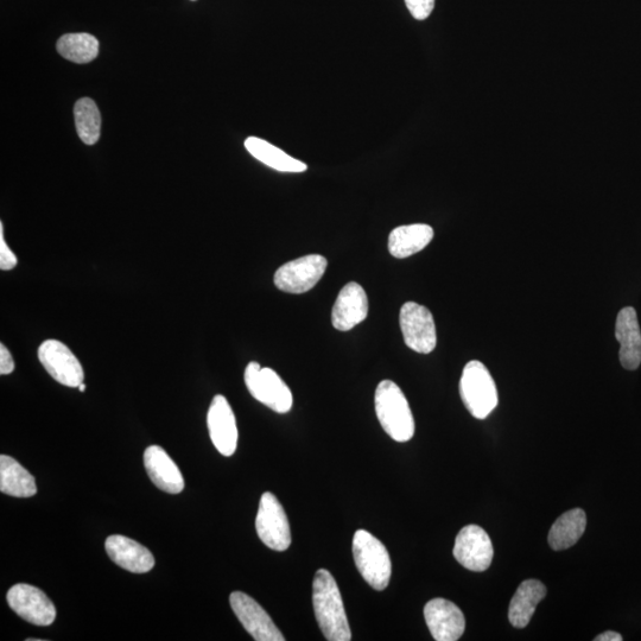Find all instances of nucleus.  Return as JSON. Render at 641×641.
Returning <instances> with one entry per match:
<instances>
[{
    "label": "nucleus",
    "instance_id": "f257e3e1",
    "mask_svg": "<svg viewBox=\"0 0 641 641\" xmlns=\"http://www.w3.org/2000/svg\"><path fill=\"white\" fill-rule=\"evenodd\" d=\"M313 606L317 624L329 641H349L351 627L338 583L326 569L317 570L313 581Z\"/></svg>",
    "mask_w": 641,
    "mask_h": 641
},
{
    "label": "nucleus",
    "instance_id": "f03ea898",
    "mask_svg": "<svg viewBox=\"0 0 641 641\" xmlns=\"http://www.w3.org/2000/svg\"><path fill=\"white\" fill-rule=\"evenodd\" d=\"M376 414L385 433L396 442H408L415 435V420L401 387L383 380L377 387Z\"/></svg>",
    "mask_w": 641,
    "mask_h": 641
},
{
    "label": "nucleus",
    "instance_id": "7ed1b4c3",
    "mask_svg": "<svg viewBox=\"0 0 641 641\" xmlns=\"http://www.w3.org/2000/svg\"><path fill=\"white\" fill-rule=\"evenodd\" d=\"M355 566L364 580L373 589L382 590L389 586L392 563L385 545L366 530H358L353 538Z\"/></svg>",
    "mask_w": 641,
    "mask_h": 641
},
{
    "label": "nucleus",
    "instance_id": "20e7f679",
    "mask_svg": "<svg viewBox=\"0 0 641 641\" xmlns=\"http://www.w3.org/2000/svg\"><path fill=\"white\" fill-rule=\"evenodd\" d=\"M460 395L467 410L478 420L490 416L499 402L497 385L487 367L478 360L469 361L463 368Z\"/></svg>",
    "mask_w": 641,
    "mask_h": 641
},
{
    "label": "nucleus",
    "instance_id": "39448f33",
    "mask_svg": "<svg viewBox=\"0 0 641 641\" xmlns=\"http://www.w3.org/2000/svg\"><path fill=\"white\" fill-rule=\"evenodd\" d=\"M245 384L251 396L277 414H288L293 409L294 397L284 380L269 367L255 361L247 365Z\"/></svg>",
    "mask_w": 641,
    "mask_h": 641
},
{
    "label": "nucleus",
    "instance_id": "423d86ee",
    "mask_svg": "<svg viewBox=\"0 0 641 641\" xmlns=\"http://www.w3.org/2000/svg\"><path fill=\"white\" fill-rule=\"evenodd\" d=\"M257 535L266 547L285 551L291 544V530L287 513L275 494L266 492L260 498L256 518Z\"/></svg>",
    "mask_w": 641,
    "mask_h": 641
},
{
    "label": "nucleus",
    "instance_id": "0eeeda50",
    "mask_svg": "<svg viewBox=\"0 0 641 641\" xmlns=\"http://www.w3.org/2000/svg\"><path fill=\"white\" fill-rule=\"evenodd\" d=\"M327 265V259L321 255H308L291 260L276 271L275 285L283 293H308L325 275Z\"/></svg>",
    "mask_w": 641,
    "mask_h": 641
},
{
    "label": "nucleus",
    "instance_id": "6e6552de",
    "mask_svg": "<svg viewBox=\"0 0 641 641\" xmlns=\"http://www.w3.org/2000/svg\"><path fill=\"white\" fill-rule=\"evenodd\" d=\"M405 345L412 351L429 354L437 345L436 326L433 314L427 307L416 302H406L399 314Z\"/></svg>",
    "mask_w": 641,
    "mask_h": 641
},
{
    "label": "nucleus",
    "instance_id": "1a4fd4ad",
    "mask_svg": "<svg viewBox=\"0 0 641 641\" xmlns=\"http://www.w3.org/2000/svg\"><path fill=\"white\" fill-rule=\"evenodd\" d=\"M38 359L57 383L68 387H79L84 383V368L72 349L63 342L49 339L38 348Z\"/></svg>",
    "mask_w": 641,
    "mask_h": 641
},
{
    "label": "nucleus",
    "instance_id": "9d476101",
    "mask_svg": "<svg viewBox=\"0 0 641 641\" xmlns=\"http://www.w3.org/2000/svg\"><path fill=\"white\" fill-rule=\"evenodd\" d=\"M6 600L18 617L35 626H50L56 619L52 600L34 586L19 583L9 590Z\"/></svg>",
    "mask_w": 641,
    "mask_h": 641
},
{
    "label": "nucleus",
    "instance_id": "9b49d317",
    "mask_svg": "<svg viewBox=\"0 0 641 641\" xmlns=\"http://www.w3.org/2000/svg\"><path fill=\"white\" fill-rule=\"evenodd\" d=\"M453 554L462 567L482 573L490 568L493 561V544L484 529L468 525L456 537Z\"/></svg>",
    "mask_w": 641,
    "mask_h": 641
},
{
    "label": "nucleus",
    "instance_id": "f8f14e48",
    "mask_svg": "<svg viewBox=\"0 0 641 641\" xmlns=\"http://www.w3.org/2000/svg\"><path fill=\"white\" fill-rule=\"evenodd\" d=\"M231 607L241 625L257 641H284L285 638L270 615L255 599L243 592L230 596Z\"/></svg>",
    "mask_w": 641,
    "mask_h": 641
},
{
    "label": "nucleus",
    "instance_id": "ddd939ff",
    "mask_svg": "<svg viewBox=\"0 0 641 641\" xmlns=\"http://www.w3.org/2000/svg\"><path fill=\"white\" fill-rule=\"evenodd\" d=\"M209 436L218 452L232 456L238 446V428L236 416L226 397L218 395L213 398L207 414Z\"/></svg>",
    "mask_w": 641,
    "mask_h": 641
},
{
    "label": "nucleus",
    "instance_id": "4468645a",
    "mask_svg": "<svg viewBox=\"0 0 641 641\" xmlns=\"http://www.w3.org/2000/svg\"><path fill=\"white\" fill-rule=\"evenodd\" d=\"M424 618L437 641H456L466 630L465 615L452 601L437 598L424 607Z\"/></svg>",
    "mask_w": 641,
    "mask_h": 641
},
{
    "label": "nucleus",
    "instance_id": "2eb2a0df",
    "mask_svg": "<svg viewBox=\"0 0 641 641\" xmlns=\"http://www.w3.org/2000/svg\"><path fill=\"white\" fill-rule=\"evenodd\" d=\"M368 316V298L360 284L347 283L336 298L333 312V327L348 332L364 322Z\"/></svg>",
    "mask_w": 641,
    "mask_h": 641
},
{
    "label": "nucleus",
    "instance_id": "dca6fc26",
    "mask_svg": "<svg viewBox=\"0 0 641 641\" xmlns=\"http://www.w3.org/2000/svg\"><path fill=\"white\" fill-rule=\"evenodd\" d=\"M107 555L120 568L135 574H145L155 567V557L148 548L133 539L113 535L106 539Z\"/></svg>",
    "mask_w": 641,
    "mask_h": 641
},
{
    "label": "nucleus",
    "instance_id": "f3484780",
    "mask_svg": "<svg viewBox=\"0 0 641 641\" xmlns=\"http://www.w3.org/2000/svg\"><path fill=\"white\" fill-rule=\"evenodd\" d=\"M615 338L619 341L620 363L628 371H636L641 365V329L636 309L620 310L615 322Z\"/></svg>",
    "mask_w": 641,
    "mask_h": 641
},
{
    "label": "nucleus",
    "instance_id": "a211bd4d",
    "mask_svg": "<svg viewBox=\"0 0 641 641\" xmlns=\"http://www.w3.org/2000/svg\"><path fill=\"white\" fill-rule=\"evenodd\" d=\"M144 465L149 478L157 488L170 494H179L184 488V479L176 463L160 446L145 450Z\"/></svg>",
    "mask_w": 641,
    "mask_h": 641
},
{
    "label": "nucleus",
    "instance_id": "6ab92c4d",
    "mask_svg": "<svg viewBox=\"0 0 641 641\" xmlns=\"http://www.w3.org/2000/svg\"><path fill=\"white\" fill-rule=\"evenodd\" d=\"M433 227L427 224L399 226L390 233L389 251L391 256L404 259L416 255L434 239Z\"/></svg>",
    "mask_w": 641,
    "mask_h": 641
},
{
    "label": "nucleus",
    "instance_id": "aec40b11",
    "mask_svg": "<svg viewBox=\"0 0 641 641\" xmlns=\"http://www.w3.org/2000/svg\"><path fill=\"white\" fill-rule=\"evenodd\" d=\"M545 595H547V587L541 581H524L511 600L509 608L511 625L516 628L528 626Z\"/></svg>",
    "mask_w": 641,
    "mask_h": 641
},
{
    "label": "nucleus",
    "instance_id": "412c9836",
    "mask_svg": "<svg viewBox=\"0 0 641 641\" xmlns=\"http://www.w3.org/2000/svg\"><path fill=\"white\" fill-rule=\"evenodd\" d=\"M0 491L10 497L30 498L37 493L35 478L21 463L8 455L0 456Z\"/></svg>",
    "mask_w": 641,
    "mask_h": 641
},
{
    "label": "nucleus",
    "instance_id": "4be33fe9",
    "mask_svg": "<svg viewBox=\"0 0 641 641\" xmlns=\"http://www.w3.org/2000/svg\"><path fill=\"white\" fill-rule=\"evenodd\" d=\"M245 148L256 160L281 173H304L308 169L306 163L296 160L264 139L249 137L245 141Z\"/></svg>",
    "mask_w": 641,
    "mask_h": 641
},
{
    "label": "nucleus",
    "instance_id": "5701e85b",
    "mask_svg": "<svg viewBox=\"0 0 641 641\" xmlns=\"http://www.w3.org/2000/svg\"><path fill=\"white\" fill-rule=\"evenodd\" d=\"M587 516L585 511L574 509L568 511L556 520L549 532L550 547L562 551L573 547L585 533Z\"/></svg>",
    "mask_w": 641,
    "mask_h": 641
},
{
    "label": "nucleus",
    "instance_id": "b1692460",
    "mask_svg": "<svg viewBox=\"0 0 641 641\" xmlns=\"http://www.w3.org/2000/svg\"><path fill=\"white\" fill-rule=\"evenodd\" d=\"M56 48L66 60L84 65L97 59L99 41L91 34H67L57 41Z\"/></svg>",
    "mask_w": 641,
    "mask_h": 641
},
{
    "label": "nucleus",
    "instance_id": "393cba45",
    "mask_svg": "<svg viewBox=\"0 0 641 641\" xmlns=\"http://www.w3.org/2000/svg\"><path fill=\"white\" fill-rule=\"evenodd\" d=\"M76 131L82 142L94 145L99 141L101 116L97 104L90 98L80 99L74 107Z\"/></svg>",
    "mask_w": 641,
    "mask_h": 641
},
{
    "label": "nucleus",
    "instance_id": "a878e982",
    "mask_svg": "<svg viewBox=\"0 0 641 641\" xmlns=\"http://www.w3.org/2000/svg\"><path fill=\"white\" fill-rule=\"evenodd\" d=\"M406 8L417 21L429 18L435 8V0H405Z\"/></svg>",
    "mask_w": 641,
    "mask_h": 641
},
{
    "label": "nucleus",
    "instance_id": "bb28decb",
    "mask_svg": "<svg viewBox=\"0 0 641 641\" xmlns=\"http://www.w3.org/2000/svg\"><path fill=\"white\" fill-rule=\"evenodd\" d=\"M18 260L14 252L11 251L4 238V225L0 224V269L10 271L15 269Z\"/></svg>",
    "mask_w": 641,
    "mask_h": 641
},
{
    "label": "nucleus",
    "instance_id": "cd10ccee",
    "mask_svg": "<svg viewBox=\"0 0 641 641\" xmlns=\"http://www.w3.org/2000/svg\"><path fill=\"white\" fill-rule=\"evenodd\" d=\"M14 371V358H12V354L9 349L2 344L0 345V374H2V376H8V374H11Z\"/></svg>",
    "mask_w": 641,
    "mask_h": 641
},
{
    "label": "nucleus",
    "instance_id": "c85d7f7f",
    "mask_svg": "<svg viewBox=\"0 0 641 641\" xmlns=\"http://www.w3.org/2000/svg\"><path fill=\"white\" fill-rule=\"evenodd\" d=\"M595 641H621L623 640V637H621V634L613 631H607L605 633L600 634V636L596 637L594 639Z\"/></svg>",
    "mask_w": 641,
    "mask_h": 641
},
{
    "label": "nucleus",
    "instance_id": "c756f323",
    "mask_svg": "<svg viewBox=\"0 0 641 641\" xmlns=\"http://www.w3.org/2000/svg\"><path fill=\"white\" fill-rule=\"evenodd\" d=\"M79 390H80V392H85V391H86V385H85L84 383H82V384L79 386Z\"/></svg>",
    "mask_w": 641,
    "mask_h": 641
}]
</instances>
